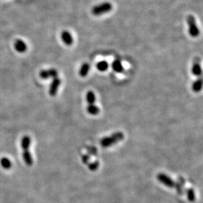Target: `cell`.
<instances>
[{"label":"cell","instance_id":"6da1fadb","mask_svg":"<svg viewBox=\"0 0 203 203\" xmlns=\"http://www.w3.org/2000/svg\"><path fill=\"white\" fill-rule=\"evenodd\" d=\"M31 145V138L28 135H25L21 140V147L22 149V157L26 165L31 166L33 165V158L30 151Z\"/></svg>","mask_w":203,"mask_h":203},{"label":"cell","instance_id":"7a4b0ae2","mask_svg":"<svg viewBox=\"0 0 203 203\" xmlns=\"http://www.w3.org/2000/svg\"><path fill=\"white\" fill-rule=\"evenodd\" d=\"M124 134L122 132H116L112 134L110 137H106L103 138L101 140L100 144L104 148L109 147L111 145H115V144L120 141L121 140L124 139Z\"/></svg>","mask_w":203,"mask_h":203},{"label":"cell","instance_id":"3957f363","mask_svg":"<svg viewBox=\"0 0 203 203\" xmlns=\"http://www.w3.org/2000/svg\"><path fill=\"white\" fill-rule=\"evenodd\" d=\"M112 9V5L111 3L104 2L101 3L99 5L93 7L92 10V12L94 15L98 16V15H101L109 12V11H111Z\"/></svg>","mask_w":203,"mask_h":203},{"label":"cell","instance_id":"277c9868","mask_svg":"<svg viewBox=\"0 0 203 203\" xmlns=\"http://www.w3.org/2000/svg\"><path fill=\"white\" fill-rule=\"evenodd\" d=\"M187 24L189 25V34L193 38L197 37L199 35V33H200V31H199L198 26H197L195 17L192 15H189L187 18Z\"/></svg>","mask_w":203,"mask_h":203},{"label":"cell","instance_id":"5b68a950","mask_svg":"<svg viewBox=\"0 0 203 203\" xmlns=\"http://www.w3.org/2000/svg\"><path fill=\"white\" fill-rule=\"evenodd\" d=\"M157 179L160 182L162 183V184L166 185V187H169V188H173V187H175V182L171 178H170L168 175L165 174H159L157 175Z\"/></svg>","mask_w":203,"mask_h":203},{"label":"cell","instance_id":"8992f818","mask_svg":"<svg viewBox=\"0 0 203 203\" xmlns=\"http://www.w3.org/2000/svg\"><path fill=\"white\" fill-rule=\"evenodd\" d=\"M61 83V81L58 77L54 78L53 80L52 81V84H51L50 85L49 90V95L53 97L57 95L58 89V87H59Z\"/></svg>","mask_w":203,"mask_h":203},{"label":"cell","instance_id":"52a82bcc","mask_svg":"<svg viewBox=\"0 0 203 203\" xmlns=\"http://www.w3.org/2000/svg\"><path fill=\"white\" fill-rule=\"evenodd\" d=\"M58 72L55 69H49L42 71L40 73V76L42 79H48L49 78H56L57 77Z\"/></svg>","mask_w":203,"mask_h":203},{"label":"cell","instance_id":"ba28073f","mask_svg":"<svg viewBox=\"0 0 203 203\" xmlns=\"http://www.w3.org/2000/svg\"><path fill=\"white\" fill-rule=\"evenodd\" d=\"M61 38L66 45H71L73 44V38L68 31L65 30L61 33Z\"/></svg>","mask_w":203,"mask_h":203},{"label":"cell","instance_id":"9c48e42d","mask_svg":"<svg viewBox=\"0 0 203 203\" xmlns=\"http://www.w3.org/2000/svg\"><path fill=\"white\" fill-rule=\"evenodd\" d=\"M185 183V179L182 178V177H179L178 182L175 183V189H176V191L179 195H183L184 191H183V187H184Z\"/></svg>","mask_w":203,"mask_h":203},{"label":"cell","instance_id":"30bf717a","mask_svg":"<svg viewBox=\"0 0 203 203\" xmlns=\"http://www.w3.org/2000/svg\"><path fill=\"white\" fill-rule=\"evenodd\" d=\"M15 48L19 53H24L27 49V45L25 42L17 40L15 43Z\"/></svg>","mask_w":203,"mask_h":203},{"label":"cell","instance_id":"8fae6325","mask_svg":"<svg viewBox=\"0 0 203 203\" xmlns=\"http://www.w3.org/2000/svg\"><path fill=\"white\" fill-rule=\"evenodd\" d=\"M112 68L116 72H123L124 71V66L119 60H115L112 62Z\"/></svg>","mask_w":203,"mask_h":203},{"label":"cell","instance_id":"7c38bea8","mask_svg":"<svg viewBox=\"0 0 203 203\" xmlns=\"http://www.w3.org/2000/svg\"><path fill=\"white\" fill-rule=\"evenodd\" d=\"M89 69H90V66L88 63H84L82 65L81 68L80 69L79 74L80 76L82 77H85L88 75V72L89 71Z\"/></svg>","mask_w":203,"mask_h":203},{"label":"cell","instance_id":"4fadbf2b","mask_svg":"<svg viewBox=\"0 0 203 203\" xmlns=\"http://www.w3.org/2000/svg\"><path fill=\"white\" fill-rule=\"evenodd\" d=\"M0 164H1V166L3 168L7 170L10 169L12 166V162H11L9 158L7 157H3L0 160Z\"/></svg>","mask_w":203,"mask_h":203},{"label":"cell","instance_id":"5bb4252c","mask_svg":"<svg viewBox=\"0 0 203 203\" xmlns=\"http://www.w3.org/2000/svg\"><path fill=\"white\" fill-rule=\"evenodd\" d=\"M96 68L101 72L106 71L108 68V64L106 61H101L97 62L96 65Z\"/></svg>","mask_w":203,"mask_h":203},{"label":"cell","instance_id":"9a60e30c","mask_svg":"<svg viewBox=\"0 0 203 203\" xmlns=\"http://www.w3.org/2000/svg\"><path fill=\"white\" fill-rule=\"evenodd\" d=\"M87 111L89 114H90L92 115H97V114H99V112L100 111L99 108L98 107H97L94 104L89 105L88 107H87Z\"/></svg>","mask_w":203,"mask_h":203},{"label":"cell","instance_id":"2e32d148","mask_svg":"<svg viewBox=\"0 0 203 203\" xmlns=\"http://www.w3.org/2000/svg\"><path fill=\"white\" fill-rule=\"evenodd\" d=\"M86 101L89 105H93L95 102V95L92 91H89L86 93Z\"/></svg>","mask_w":203,"mask_h":203},{"label":"cell","instance_id":"e0dca14e","mask_svg":"<svg viewBox=\"0 0 203 203\" xmlns=\"http://www.w3.org/2000/svg\"><path fill=\"white\" fill-rule=\"evenodd\" d=\"M191 72H192V74L195 76H201L202 74V69L200 65L198 63H195L193 66L192 69H191Z\"/></svg>","mask_w":203,"mask_h":203},{"label":"cell","instance_id":"ac0fdd59","mask_svg":"<svg viewBox=\"0 0 203 203\" xmlns=\"http://www.w3.org/2000/svg\"><path fill=\"white\" fill-rule=\"evenodd\" d=\"M202 85V82L201 79H198L193 84L192 89L195 92H198L201 90Z\"/></svg>","mask_w":203,"mask_h":203},{"label":"cell","instance_id":"d6986e66","mask_svg":"<svg viewBox=\"0 0 203 203\" xmlns=\"http://www.w3.org/2000/svg\"><path fill=\"white\" fill-rule=\"evenodd\" d=\"M187 192V197L189 201L194 202L195 200V191L192 188H189L186 191Z\"/></svg>","mask_w":203,"mask_h":203},{"label":"cell","instance_id":"ffe728a7","mask_svg":"<svg viewBox=\"0 0 203 203\" xmlns=\"http://www.w3.org/2000/svg\"><path fill=\"white\" fill-rule=\"evenodd\" d=\"M99 166V161H95L94 162L89 164L88 167H89V169L91 171H95L97 168H98Z\"/></svg>","mask_w":203,"mask_h":203},{"label":"cell","instance_id":"44dd1931","mask_svg":"<svg viewBox=\"0 0 203 203\" xmlns=\"http://www.w3.org/2000/svg\"><path fill=\"white\" fill-rule=\"evenodd\" d=\"M87 151L88 152V153L91 155H96L97 153V150L95 147H92V146H88L87 148Z\"/></svg>","mask_w":203,"mask_h":203},{"label":"cell","instance_id":"7402d4cb","mask_svg":"<svg viewBox=\"0 0 203 203\" xmlns=\"http://www.w3.org/2000/svg\"><path fill=\"white\" fill-rule=\"evenodd\" d=\"M82 160L84 164H88L89 162V160H90V156L89 155H84L82 156Z\"/></svg>","mask_w":203,"mask_h":203}]
</instances>
